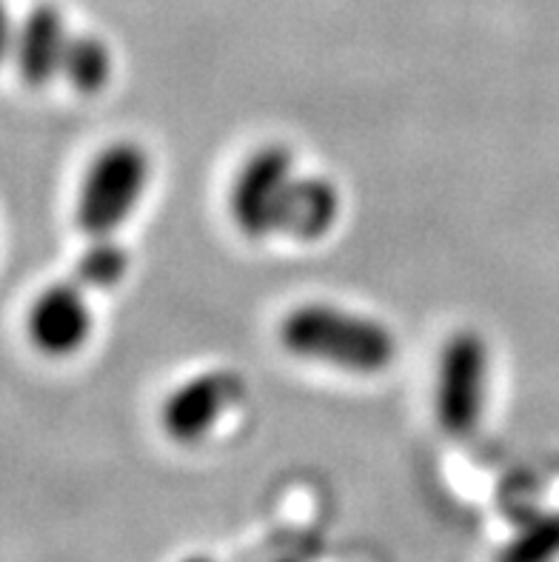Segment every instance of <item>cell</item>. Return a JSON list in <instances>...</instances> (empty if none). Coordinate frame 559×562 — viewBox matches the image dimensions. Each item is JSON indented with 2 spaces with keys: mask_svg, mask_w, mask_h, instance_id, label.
<instances>
[{
  "mask_svg": "<svg viewBox=\"0 0 559 562\" xmlns=\"http://www.w3.org/2000/svg\"><path fill=\"white\" fill-rule=\"evenodd\" d=\"M71 32L64 12L52 3H37L18 23L12 46V60L18 78L32 89L49 86L64 71V57L69 49Z\"/></svg>",
  "mask_w": 559,
  "mask_h": 562,
  "instance_id": "52a82bcc",
  "label": "cell"
},
{
  "mask_svg": "<svg viewBox=\"0 0 559 562\" xmlns=\"http://www.w3.org/2000/svg\"><path fill=\"white\" fill-rule=\"evenodd\" d=\"M277 562H294V560H277Z\"/></svg>",
  "mask_w": 559,
  "mask_h": 562,
  "instance_id": "5bb4252c",
  "label": "cell"
},
{
  "mask_svg": "<svg viewBox=\"0 0 559 562\" xmlns=\"http://www.w3.org/2000/svg\"><path fill=\"white\" fill-rule=\"evenodd\" d=\"M114 57L98 35H71L60 78L80 94H94L112 80Z\"/></svg>",
  "mask_w": 559,
  "mask_h": 562,
  "instance_id": "9c48e42d",
  "label": "cell"
},
{
  "mask_svg": "<svg viewBox=\"0 0 559 562\" xmlns=\"http://www.w3.org/2000/svg\"><path fill=\"white\" fill-rule=\"evenodd\" d=\"M14 32H18V23L12 21V12H9L7 0H0V64H3L7 57H12Z\"/></svg>",
  "mask_w": 559,
  "mask_h": 562,
  "instance_id": "7c38bea8",
  "label": "cell"
},
{
  "mask_svg": "<svg viewBox=\"0 0 559 562\" xmlns=\"http://www.w3.org/2000/svg\"><path fill=\"white\" fill-rule=\"evenodd\" d=\"M152 160L141 143H109L86 166L75 198V221L86 237H112L137 212L149 189Z\"/></svg>",
  "mask_w": 559,
  "mask_h": 562,
  "instance_id": "7a4b0ae2",
  "label": "cell"
},
{
  "mask_svg": "<svg viewBox=\"0 0 559 562\" xmlns=\"http://www.w3.org/2000/svg\"><path fill=\"white\" fill-rule=\"evenodd\" d=\"M94 314L78 280H60L43 289L26 312V335L43 357L64 360L78 355L92 337Z\"/></svg>",
  "mask_w": 559,
  "mask_h": 562,
  "instance_id": "8992f818",
  "label": "cell"
},
{
  "mask_svg": "<svg viewBox=\"0 0 559 562\" xmlns=\"http://www.w3.org/2000/svg\"><path fill=\"white\" fill-rule=\"evenodd\" d=\"M277 337L289 355L348 374H380L396 357V337L385 323L332 303L291 308Z\"/></svg>",
  "mask_w": 559,
  "mask_h": 562,
  "instance_id": "6da1fadb",
  "label": "cell"
},
{
  "mask_svg": "<svg viewBox=\"0 0 559 562\" xmlns=\"http://www.w3.org/2000/svg\"><path fill=\"white\" fill-rule=\"evenodd\" d=\"M559 557V517L539 520L523 528L514 540L500 551L496 562H554Z\"/></svg>",
  "mask_w": 559,
  "mask_h": 562,
  "instance_id": "8fae6325",
  "label": "cell"
},
{
  "mask_svg": "<svg viewBox=\"0 0 559 562\" xmlns=\"http://www.w3.org/2000/svg\"><path fill=\"white\" fill-rule=\"evenodd\" d=\"M340 209V189L332 180L320 175H298L277 235L300 243L320 240L337 226Z\"/></svg>",
  "mask_w": 559,
  "mask_h": 562,
  "instance_id": "ba28073f",
  "label": "cell"
},
{
  "mask_svg": "<svg viewBox=\"0 0 559 562\" xmlns=\"http://www.w3.org/2000/svg\"><path fill=\"white\" fill-rule=\"evenodd\" d=\"M246 394V383L234 371H203L198 378L180 383L160 408L164 431L180 446H194L212 435L228 412Z\"/></svg>",
  "mask_w": 559,
  "mask_h": 562,
  "instance_id": "5b68a950",
  "label": "cell"
},
{
  "mask_svg": "<svg viewBox=\"0 0 559 562\" xmlns=\"http://www.w3.org/2000/svg\"><path fill=\"white\" fill-rule=\"evenodd\" d=\"M128 271V255L121 243H114L112 237H92V246L78 257L75 263V274L83 289H114L121 285Z\"/></svg>",
  "mask_w": 559,
  "mask_h": 562,
  "instance_id": "30bf717a",
  "label": "cell"
},
{
  "mask_svg": "<svg viewBox=\"0 0 559 562\" xmlns=\"http://www.w3.org/2000/svg\"><path fill=\"white\" fill-rule=\"evenodd\" d=\"M298 175V157L283 143L260 146L243 160L228 189V214L241 235L248 240H266L280 232Z\"/></svg>",
  "mask_w": 559,
  "mask_h": 562,
  "instance_id": "277c9868",
  "label": "cell"
},
{
  "mask_svg": "<svg viewBox=\"0 0 559 562\" xmlns=\"http://www.w3.org/2000/svg\"><path fill=\"white\" fill-rule=\"evenodd\" d=\"M180 562H214L212 557H203V554H191V557H183Z\"/></svg>",
  "mask_w": 559,
  "mask_h": 562,
  "instance_id": "4fadbf2b",
  "label": "cell"
},
{
  "mask_svg": "<svg viewBox=\"0 0 559 562\" xmlns=\"http://www.w3.org/2000/svg\"><path fill=\"white\" fill-rule=\"evenodd\" d=\"M491 389V351L485 337L462 328L439 351L434 380V414L451 437H466L480 426Z\"/></svg>",
  "mask_w": 559,
  "mask_h": 562,
  "instance_id": "3957f363",
  "label": "cell"
}]
</instances>
